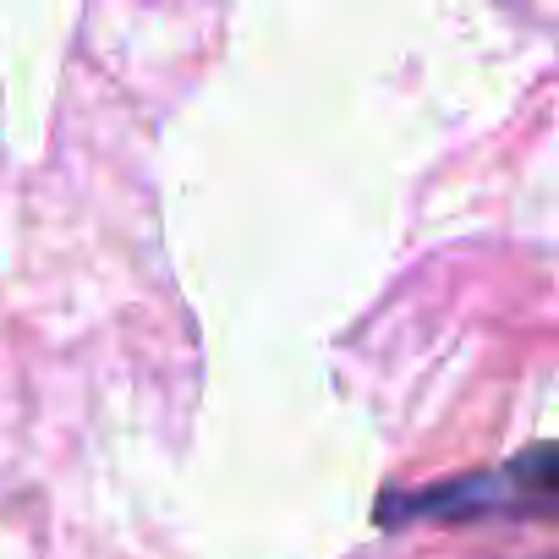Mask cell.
<instances>
[{"mask_svg": "<svg viewBox=\"0 0 559 559\" xmlns=\"http://www.w3.org/2000/svg\"><path fill=\"white\" fill-rule=\"evenodd\" d=\"M477 515H559V444H537L493 472L450 477L417 493L379 499V521H477Z\"/></svg>", "mask_w": 559, "mask_h": 559, "instance_id": "cell-1", "label": "cell"}]
</instances>
